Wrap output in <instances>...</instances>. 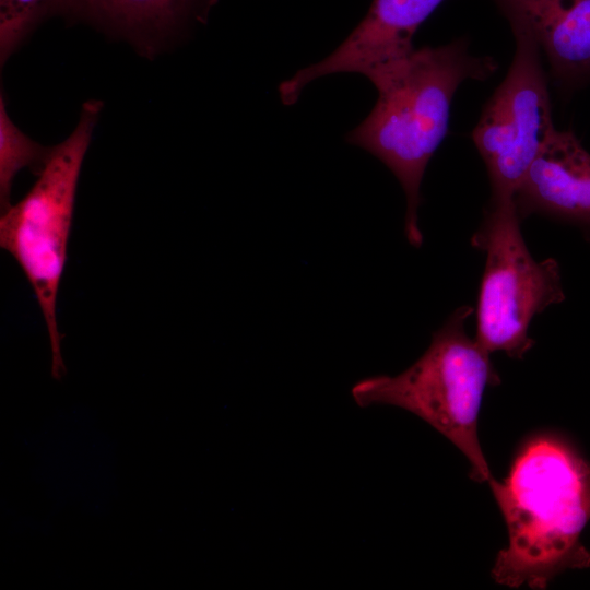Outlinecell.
<instances>
[{"label": "cell", "mask_w": 590, "mask_h": 590, "mask_svg": "<svg viewBox=\"0 0 590 590\" xmlns=\"http://www.w3.org/2000/svg\"><path fill=\"white\" fill-rule=\"evenodd\" d=\"M488 485L508 531L492 569L496 582L543 589L567 569L590 566L580 539L590 519V463L566 439L530 438L507 477Z\"/></svg>", "instance_id": "2"}, {"label": "cell", "mask_w": 590, "mask_h": 590, "mask_svg": "<svg viewBox=\"0 0 590 590\" xmlns=\"http://www.w3.org/2000/svg\"><path fill=\"white\" fill-rule=\"evenodd\" d=\"M520 223L514 199H489L471 238L486 253L475 340L489 354L500 351L511 358H522L534 345L528 334L533 317L566 298L558 262L532 257Z\"/></svg>", "instance_id": "5"}, {"label": "cell", "mask_w": 590, "mask_h": 590, "mask_svg": "<svg viewBox=\"0 0 590 590\" xmlns=\"http://www.w3.org/2000/svg\"><path fill=\"white\" fill-rule=\"evenodd\" d=\"M521 221L538 214L578 227L590 243V153L571 130H557L518 187Z\"/></svg>", "instance_id": "9"}, {"label": "cell", "mask_w": 590, "mask_h": 590, "mask_svg": "<svg viewBox=\"0 0 590 590\" xmlns=\"http://www.w3.org/2000/svg\"><path fill=\"white\" fill-rule=\"evenodd\" d=\"M510 28L515 39L511 63L471 133L487 170L493 200L514 199L530 166L556 131L541 49L526 30Z\"/></svg>", "instance_id": "6"}, {"label": "cell", "mask_w": 590, "mask_h": 590, "mask_svg": "<svg viewBox=\"0 0 590 590\" xmlns=\"http://www.w3.org/2000/svg\"><path fill=\"white\" fill-rule=\"evenodd\" d=\"M497 69L493 57L471 55L469 39L460 37L437 47L415 48L366 75L378 98L346 141L376 156L397 177L406 199L404 235L416 248L423 244L421 184L448 133L453 96L464 81H485Z\"/></svg>", "instance_id": "1"}, {"label": "cell", "mask_w": 590, "mask_h": 590, "mask_svg": "<svg viewBox=\"0 0 590 590\" xmlns=\"http://www.w3.org/2000/svg\"><path fill=\"white\" fill-rule=\"evenodd\" d=\"M52 15H57V0H0L1 64Z\"/></svg>", "instance_id": "12"}, {"label": "cell", "mask_w": 590, "mask_h": 590, "mask_svg": "<svg viewBox=\"0 0 590 590\" xmlns=\"http://www.w3.org/2000/svg\"><path fill=\"white\" fill-rule=\"evenodd\" d=\"M101 110L99 101L83 104L72 133L51 146L33 187L0 219V246L19 263L43 314L55 379L66 373L57 320L59 285L67 263L79 177Z\"/></svg>", "instance_id": "4"}, {"label": "cell", "mask_w": 590, "mask_h": 590, "mask_svg": "<svg viewBox=\"0 0 590 590\" xmlns=\"http://www.w3.org/2000/svg\"><path fill=\"white\" fill-rule=\"evenodd\" d=\"M51 148H46L23 133L10 119L3 93L0 95V204L1 211L10 205V196L16 174L25 167L45 164Z\"/></svg>", "instance_id": "11"}, {"label": "cell", "mask_w": 590, "mask_h": 590, "mask_svg": "<svg viewBox=\"0 0 590 590\" xmlns=\"http://www.w3.org/2000/svg\"><path fill=\"white\" fill-rule=\"evenodd\" d=\"M510 26L526 30L568 96L590 83V0H493Z\"/></svg>", "instance_id": "10"}, {"label": "cell", "mask_w": 590, "mask_h": 590, "mask_svg": "<svg viewBox=\"0 0 590 590\" xmlns=\"http://www.w3.org/2000/svg\"><path fill=\"white\" fill-rule=\"evenodd\" d=\"M445 0H371L353 32L322 60L299 69L279 86L283 104H294L312 81L335 73L370 71L412 52L418 27Z\"/></svg>", "instance_id": "7"}, {"label": "cell", "mask_w": 590, "mask_h": 590, "mask_svg": "<svg viewBox=\"0 0 590 590\" xmlns=\"http://www.w3.org/2000/svg\"><path fill=\"white\" fill-rule=\"evenodd\" d=\"M474 309L458 307L433 334L425 353L396 376H373L351 390L359 406L389 404L414 413L447 437L467 457L472 476L491 484L477 435L485 389L500 382L489 353L465 331Z\"/></svg>", "instance_id": "3"}, {"label": "cell", "mask_w": 590, "mask_h": 590, "mask_svg": "<svg viewBox=\"0 0 590 590\" xmlns=\"http://www.w3.org/2000/svg\"><path fill=\"white\" fill-rule=\"evenodd\" d=\"M216 0H57V15L90 24L154 57L204 23Z\"/></svg>", "instance_id": "8"}]
</instances>
